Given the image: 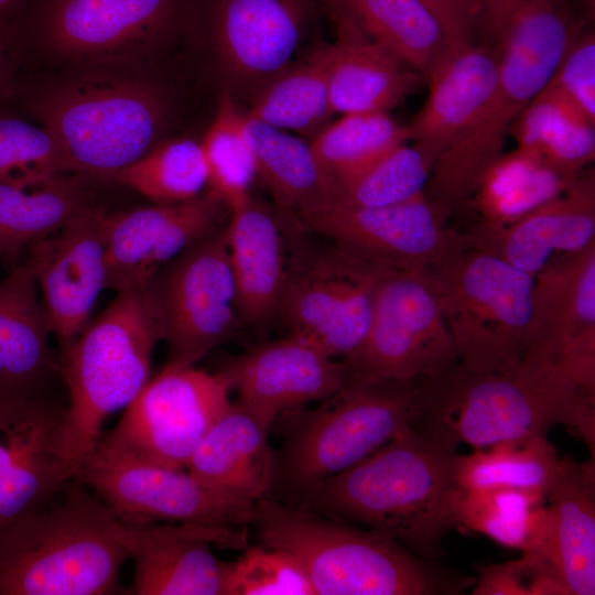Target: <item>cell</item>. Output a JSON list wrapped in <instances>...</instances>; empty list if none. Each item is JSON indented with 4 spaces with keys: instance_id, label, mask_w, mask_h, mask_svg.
Returning a JSON list of instances; mask_svg holds the SVG:
<instances>
[{
    "instance_id": "cell-9",
    "label": "cell",
    "mask_w": 595,
    "mask_h": 595,
    "mask_svg": "<svg viewBox=\"0 0 595 595\" xmlns=\"http://www.w3.org/2000/svg\"><path fill=\"white\" fill-rule=\"evenodd\" d=\"M419 380L357 379L314 410L291 411L282 478L302 494L360 462L411 426Z\"/></svg>"
},
{
    "instance_id": "cell-22",
    "label": "cell",
    "mask_w": 595,
    "mask_h": 595,
    "mask_svg": "<svg viewBox=\"0 0 595 595\" xmlns=\"http://www.w3.org/2000/svg\"><path fill=\"white\" fill-rule=\"evenodd\" d=\"M242 404L272 424L281 414L322 401L348 382L342 359L292 335L232 357L217 372Z\"/></svg>"
},
{
    "instance_id": "cell-37",
    "label": "cell",
    "mask_w": 595,
    "mask_h": 595,
    "mask_svg": "<svg viewBox=\"0 0 595 595\" xmlns=\"http://www.w3.org/2000/svg\"><path fill=\"white\" fill-rule=\"evenodd\" d=\"M410 141L407 125L388 111L355 112L326 123L311 148L337 190L392 148Z\"/></svg>"
},
{
    "instance_id": "cell-47",
    "label": "cell",
    "mask_w": 595,
    "mask_h": 595,
    "mask_svg": "<svg viewBox=\"0 0 595 595\" xmlns=\"http://www.w3.org/2000/svg\"><path fill=\"white\" fill-rule=\"evenodd\" d=\"M441 26L446 46L474 41L482 0H418Z\"/></svg>"
},
{
    "instance_id": "cell-34",
    "label": "cell",
    "mask_w": 595,
    "mask_h": 595,
    "mask_svg": "<svg viewBox=\"0 0 595 595\" xmlns=\"http://www.w3.org/2000/svg\"><path fill=\"white\" fill-rule=\"evenodd\" d=\"M331 4L424 77L446 47L437 21L418 0H331Z\"/></svg>"
},
{
    "instance_id": "cell-10",
    "label": "cell",
    "mask_w": 595,
    "mask_h": 595,
    "mask_svg": "<svg viewBox=\"0 0 595 595\" xmlns=\"http://www.w3.org/2000/svg\"><path fill=\"white\" fill-rule=\"evenodd\" d=\"M286 278L277 318L295 336L328 357L345 359L363 343L372 294L382 268L329 242L314 247L288 216Z\"/></svg>"
},
{
    "instance_id": "cell-39",
    "label": "cell",
    "mask_w": 595,
    "mask_h": 595,
    "mask_svg": "<svg viewBox=\"0 0 595 595\" xmlns=\"http://www.w3.org/2000/svg\"><path fill=\"white\" fill-rule=\"evenodd\" d=\"M83 206L77 185L62 175L31 186L0 182V256L55 231Z\"/></svg>"
},
{
    "instance_id": "cell-33",
    "label": "cell",
    "mask_w": 595,
    "mask_h": 595,
    "mask_svg": "<svg viewBox=\"0 0 595 595\" xmlns=\"http://www.w3.org/2000/svg\"><path fill=\"white\" fill-rule=\"evenodd\" d=\"M456 523L502 547L548 558L549 512L545 493L516 488H461Z\"/></svg>"
},
{
    "instance_id": "cell-1",
    "label": "cell",
    "mask_w": 595,
    "mask_h": 595,
    "mask_svg": "<svg viewBox=\"0 0 595 595\" xmlns=\"http://www.w3.org/2000/svg\"><path fill=\"white\" fill-rule=\"evenodd\" d=\"M458 444L408 428L351 467L303 493V509L380 530L437 561L456 523Z\"/></svg>"
},
{
    "instance_id": "cell-17",
    "label": "cell",
    "mask_w": 595,
    "mask_h": 595,
    "mask_svg": "<svg viewBox=\"0 0 595 595\" xmlns=\"http://www.w3.org/2000/svg\"><path fill=\"white\" fill-rule=\"evenodd\" d=\"M112 532L134 563L125 592L132 595H224L227 562L214 555L212 545L247 543L245 527L128 523L115 517Z\"/></svg>"
},
{
    "instance_id": "cell-42",
    "label": "cell",
    "mask_w": 595,
    "mask_h": 595,
    "mask_svg": "<svg viewBox=\"0 0 595 595\" xmlns=\"http://www.w3.org/2000/svg\"><path fill=\"white\" fill-rule=\"evenodd\" d=\"M437 156L412 141L399 144L337 190L335 205L380 207L424 194Z\"/></svg>"
},
{
    "instance_id": "cell-12",
    "label": "cell",
    "mask_w": 595,
    "mask_h": 595,
    "mask_svg": "<svg viewBox=\"0 0 595 595\" xmlns=\"http://www.w3.org/2000/svg\"><path fill=\"white\" fill-rule=\"evenodd\" d=\"M348 380H420L458 363L440 304L420 271L382 268L365 338L345 359Z\"/></svg>"
},
{
    "instance_id": "cell-48",
    "label": "cell",
    "mask_w": 595,
    "mask_h": 595,
    "mask_svg": "<svg viewBox=\"0 0 595 595\" xmlns=\"http://www.w3.org/2000/svg\"><path fill=\"white\" fill-rule=\"evenodd\" d=\"M556 365L578 388L595 392V326L571 339L562 348Z\"/></svg>"
},
{
    "instance_id": "cell-26",
    "label": "cell",
    "mask_w": 595,
    "mask_h": 595,
    "mask_svg": "<svg viewBox=\"0 0 595 595\" xmlns=\"http://www.w3.org/2000/svg\"><path fill=\"white\" fill-rule=\"evenodd\" d=\"M497 75L496 46L474 41L446 46L425 77L424 105L407 125L410 141L439 156L474 119Z\"/></svg>"
},
{
    "instance_id": "cell-38",
    "label": "cell",
    "mask_w": 595,
    "mask_h": 595,
    "mask_svg": "<svg viewBox=\"0 0 595 595\" xmlns=\"http://www.w3.org/2000/svg\"><path fill=\"white\" fill-rule=\"evenodd\" d=\"M560 463L548 437L500 442L458 454L455 478L462 489L516 488L547 493Z\"/></svg>"
},
{
    "instance_id": "cell-8",
    "label": "cell",
    "mask_w": 595,
    "mask_h": 595,
    "mask_svg": "<svg viewBox=\"0 0 595 595\" xmlns=\"http://www.w3.org/2000/svg\"><path fill=\"white\" fill-rule=\"evenodd\" d=\"M421 274L443 312L458 363L476 371L502 372L527 354L531 274L465 244Z\"/></svg>"
},
{
    "instance_id": "cell-23",
    "label": "cell",
    "mask_w": 595,
    "mask_h": 595,
    "mask_svg": "<svg viewBox=\"0 0 595 595\" xmlns=\"http://www.w3.org/2000/svg\"><path fill=\"white\" fill-rule=\"evenodd\" d=\"M464 244L534 277L552 258L595 241V173L584 170L558 196L505 225L479 223Z\"/></svg>"
},
{
    "instance_id": "cell-43",
    "label": "cell",
    "mask_w": 595,
    "mask_h": 595,
    "mask_svg": "<svg viewBox=\"0 0 595 595\" xmlns=\"http://www.w3.org/2000/svg\"><path fill=\"white\" fill-rule=\"evenodd\" d=\"M67 166L61 149L43 126L0 115V182L18 186L45 183Z\"/></svg>"
},
{
    "instance_id": "cell-4",
    "label": "cell",
    "mask_w": 595,
    "mask_h": 595,
    "mask_svg": "<svg viewBox=\"0 0 595 595\" xmlns=\"http://www.w3.org/2000/svg\"><path fill=\"white\" fill-rule=\"evenodd\" d=\"M252 523L262 545L300 563L315 595H448L475 583L383 531L267 497L255 504Z\"/></svg>"
},
{
    "instance_id": "cell-29",
    "label": "cell",
    "mask_w": 595,
    "mask_h": 595,
    "mask_svg": "<svg viewBox=\"0 0 595 595\" xmlns=\"http://www.w3.org/2000/svg\"><path fill=\"white\" fill-rule=\"evenodd\" d=\"M595 326V241L552 258L531 289L527 354L556 364L562 348Z\"/></svg>"
},
{
    "instance_id": "cell-50",
    "label": "cell",
    "mask_w": 595,
    "mask_h": 595,
    "mask_svg": "<svg viewBox=\"0 0 595 595\" xmlns=\"http://www.w3.org/2000/svg\"><path fill=\"white\" fill-rule=\"evenodd\" d=\"M29 0H0V37L10 41V33L17 19L24 11Z\"/></svg>"
},
{
    "instance_id": "cell-15",
    "label": "cell",
    "mask_w": 595,
    "mask_h": 595,
    "mask_svg": "<svg viewBox=\"0 0 595 595\" xmlns=\"http://www.w3.org/2000/svg\"><path fill=\"white\" fill-rule=\"evenodd\" d=\"M299 224L359 259L393 270L425 271L464 246L462 234L445 226L425 194L380 207L334 205Z\"/></svg>"
},
{
    "instance_id": "cell-32",
    "label": "cell",
    "mask_w": 595,
    "mask_h": 595,
    "mask_svg": "<svg viewBox=\"0 0 595 595\" xmlns=\"http://www.w3.org/2000/svg\"><path fill=\"white\" fill-rule=\"evenodd\" d=\"M509 136L516 147L569 180L588 169L595 158V122L548 85L520 112Z\"/></svg>"
},
{
    "instance_id": "cell-36",
    "label": "cell",
    "mask_w": 595,
    "mask_h": 595,
    "mask_svg": "<svg viewBox=\"0 0 595 595\" xmlns=\"http://www.w3.org/2000/svg\"><path fill=\"white\" fill-rule=\"evenodd\" d=\"M574 180L559 175L538 156L516 147L490 165L470 204L480 213V223L505 225L558 196Z\"/></svg>"
},
{
    "instance_id": "cell-18",
    "label": "cell",
    "mask_w": 595,
    "mask_h": 595,
    "mask_svg": "<svg viewBox=\"0 0 595 595\" xmlns=\"http://www.w3.org/2000/svg\"><path fill=\"white\" fill-rule=\"evenodd\" d=\"M105 214L83 206L58 229L32 242V272L52 334L63 353L90 321L106 289Z\"/></svg>"
},
{
    "instance_id": "cell-14",
    "label": "cell",
    "mask_w": 595,
    "mask_h": 595,
    "mask_svg": "<svg viewBox=\"0 0 595 595\" xmlns=\"http://www.w3.org/2000/svg\"><path fill=\"white\" fill-rule=\"evenodd\" d=\"M229 392L217 372L164 366L100 441L141 459L185 469L203 437L229 407Z\"/></svg>"
},
{
    "instance_id": "cell-2",
    "label": "cell",
    "mask_w": 595,
    "mask_h": 595,
    "mask_svg": "<svg viewBox=\"0 0 595 595\" xmlns=\"http://www.w3.org/2000/svg\"><path fill=\"white\" fill-rule=\"evenodd\" d=\"M564 424L594 450L595 392L573 383L558 365L526 354L508 371H476L461 363L419 380L411 426L474 450L545 437Z\"/></svg>"
},
{
    "instance_id": "cell-44",
    "label": "cell",
    "mask_w": 595,
    "mask_h": 595,
    "mask_svg": "<svg viewBox=\"0 0 595 595\" xmlns=\"http://www.w3.org/2000/svg\"><path fill=\"white\" fill-rule=\"evenodd\" d=\"M315 595L300 563L286 552L258 545L226 563L224 595Z\"/></svg>"
},
{
    "instance_id": "cell-31",
    "label": "cell",
    "mask_w": 595,
    "mask_h": 595,
    "mask_svg": "<svg viewBox=\"0 0 595 595\" xmlns=\"http://www.w3.org/2000/svg\"><path fill=\"white\" fill-rule=\"evenodd\" d=\"M257 180L282 210L298 223L326 212L336 203L337 186L311 144L245 113Z\"/></svg>"
},
{
    "instance_id": "cell-16",
    "label": "cell",
    "mask_w": 595,
    "mask_h": 595,
    "mask_svg": "<svg viewBox=\"0 0 595 595\" xmlns=\"http://www.w3.org/2000/svg\"><path fill=\"white\" fill-rule=\"evenodd\" d=\"M185 0H41L34 24L58 56L105 63L162 40L183 19Z\"/></svg>"
},
{
    "instance_id": "cell-5",
    "label": "cell",
    "mask_w": 595,
    "mask_h": 595,
    "mask_svg": "<svg viewBox=\"0 0 595 595\" xmlns=\"http://www.w3.org/2000/svg\"><path fill=\"white\" fill-rule=\"evenodd\" d=\"M72 482V480H71ZM0 534V595H105L121 591L129 558L113 513L73 479Z\"/></svg>"
},
{
    "instance_id": "cell-3",
    "label": "cell",
    "mask_w": 595,
    "mask_h": 595,
    "mask_svg": "<svg viewBox=\"0 0 595 595\" xmlns=\"http://www.w3.org/2000/svg\"><path fill=\"white\" fill-rule=\"evenodd\" d=\"M591 14L581 0H531L515 15L496 46L491 94L433 165L424 194L442 220L469 206L513 121L547 86Z\"/></svg>"
},
{
    "instance_id": "cell-52",
    "label": "cell",
    "mask_w": 595,
    "mask_h": 595,
    "mask_svg": "<svg viewBox=\"0 0 595 595\" xmlns=\"http://www.w3.org/2000/svg\"><path fill=\"white\" fill-rule=\"evenodd\" d=\"M583 1H585L591 7H594V0H583Z\"/></svg>"
},
{
    "instance_id": "cell-51",
    "label": "cell",
    "mask_w": 595,
    "mask_h": 595,
    "mask_svg": "<svg viewBox=\"0 0 595 595\" xmlns=\"http://www.w3.org/2000/svg\"><path fill=\"white\" fill-rule=\"evenodd\" d=\"M9 41L0 37V97L8 91L11 78V66L8 56Z\"/></svg>"
},
{
    "instance_id": "cell-7",
    "label": "cell",
    "mask_w": 595,
    "mask_h": 595,
    "mask_svg": "<svg viewBox=\"0 0 595 595\" xmlns=\"http://www.w3.org/2000/svg\"><path fill=\"white\" fill-rule=\"evenodd\" d=\"M68 172L110 177L158 143L167 115L163 93L136 76L98 73L68 82L35 105Z\"/></svg>"
},
{
    "instance_id": "cell-6",
    "label": "cell",
    "mask_w": 595,
    "mask_h": 595,
    "mask_svg": "<svg viewBox=\"0 0 595 595\" xmlns=\"http://www.w3.org/2000/svg\"><path fill=\"white\" fill-rule=\"evenodd\" d=\"M162 333L143 289L117 292L110 304L60 354L68 389L64 456L74 476L101 437L105 420L127 408L150 379Z\"/></svg>"
},
{
    "instance_id": "cell-30",
    "label": "cell",
    "mask_w": 595,
    "mask_h": 595,
    "mask_svg": "<svg viewBox=\"0 0 595 595\" xmlns=\"http://www.w3.org/2000/svg\"><path fill=\"white\" fill-rule=\"evenodd\" d=\"M549 512L547 556L570 595L595 593L594 459L560 457L545 493Z\"/></svg>"
},
{
    "instance_id": "cell-28",
    "label": "cell",
    "mask_w": 595,
    "mask_h": 595,
    "mask_svg": "<svg viewBox=\"0 0 595 595\" xmlns=\"http://www.w3.org/2000/svg\"><path fill=\"white\" fill-rule=\"evenodd\" d=\"M26 264L0 280V403L37 397L61 370L52 329Z\"/></svg>"
},
{
    "instance_id": "cell-49",
    "label": "cell",
    "mask_w": 595,
    "mask_h": 595,
    "mask_svg": "<svg viewBox=\"0 0 595 595\" xmlns=\"http://www.w3.org/2000/svg\"><path fill=\"white\" fill-rule=\"evenodd\" d=\"M531 0H482L479 25L497 46L519 10Z\"/></svg>"
},
{
    "instance_id": "cell-41",
    "label": "cell",
    "mask_w": 595,
    "mask_h": 595,
    "mask_svg": "<svg viewBox=\"0 0 595 595\" xmlns=\"http://www.w3.org/2000/svg\"><path fill=\"white\" fill-rule=\"evenodd\" d=\"M207 167V191L227 208L245 203L257 180L253 153L245 128V116L225 88L215 116L199 141Z\"/></svg>"
},
{
    "instance_id": "cell-45",
    "label": "cell",
    "mask_w": 595,
    "mask_h": 595,
    "mask_svg": "<svg viewBox=\"0 0 595 595\" xmlns=\"http://www.w3.org/2000/svg\"><path fill=\"white\" fill-rule=\"evenodd\" d=\"M473 595H570L556 569L541 554L477 567Z\"/></svg>"
},
{
    "instance_id": "cell-25",
    "label": "cell",
    "mask_w": 595,
    "mask_h": 595,
    "mask_svg": "<svg viewBox=\"0 0 595 595\" xmlns=\"http://www.w3.org/2000/svg\"><path fill=\"white\" fill-rule=\"evenodd\" d=\"M337 36L325 44L333 115L389 111L426 84V78L332 7Z\"/></svg>"
},
{
    "instance_id": "cell-13",
    "label": "cell",
    "mask_w": 595,
    "mask_h": 595,
    "mask_svg": "<svg viewBox=\"0 0 595 595\" xmlns=\"http://www.w3.org/2000/svg\"><path fill=\"white\" fill-rule=\"evenodd\" d=\"M73 479L128 523L246 527L255 518V504L224 496L186 469L141 459L100 440L77 464Z\"/></svg>"
},
{
    "instance_id": "cell-35",
    "label": "cell",
    "mask_w": 595,
    "mask_h": 595,
    "mask_svg": "<svg viewBox=\"0 0 595 595\" xmlns=\"http://www.w3.org/2000/svg\"><path fill=\"white\" fill-rule=\"evenodd\" d=\"M245 115L284 131L321 130L333 116L325 44L260 86Z\"/></svg>"
},
{
    "instance_id": "cell-19",
    "label": "cell",
    "mask_w": 595,
    "mask_h": 595,
    "mask_svg": "<svg viewBox=\"0 0 595 595\" xmlns=\"http://www.w3.org/2000/svg\"><path fill=\"white\" fill-rule=\"evenodd\" d=\"M65 414L66 407L40 397L0 403V534L73 479L64 456Z\"/></svg>"
},
{
    "instance_id": "cell-27",
    "label": "cell",
    "mask_w": 595,
    "mask_h": 595,
    "mask_svg": "<svg viewBox=\"0 0 595 595\" xmlns=\"http://www.w3.org/2000/svg\"><path fill=\"white\" fill-rule=\"evenodd\" d=\"M271 425L240 401L230 402L185 469L224 496L256 504L267 497L275 474Z\"/></svg>"
},
{
    "instance_id": "cell-11",
    "label": "cell",
    "mask_w": 595,
    "mask_h": 595,
    "mask_svg": "<svg viewBox=\"0 0 595 595\" xmlns=\"http://www.w3.org/2000/svg\"><path fill=\"white\" fill-rule=\"evenodd\" d=\"M143 290L167 345L164 366H194L228 342L241 322L225 225L165 263Z\"/></svg>"
},
{
    "instance_id": "cell-21",
    "label": "cell",
    "mask_w": 595,
    "mask_h": 595,
    "mask_svg": "<svg viewBox=\"0 0 595 595\" xmlns=\"http://www.w3.org/2000/svg\"><path fill=\"white\" fill-rule=\"evenodd\" d=\"M224 202L209 191L177 204L105 214L106 289H143L191 244L219 227Z\"/></svg>"
},
{
    "instance_id": "cell-24",
    "label": "cell",
    "mask_w": 595,
    "mask_h": 595,
    "mask_svg": "<svg viewBox=\"0 0 595 595\" xmlns=\"http://www.w3.org/2000/svg\"><path fill=\"white\" fill-rule=\"evenodd\" d=\"M225 234L240 322L264 328L277 318L286 278L283 220L250 196L229 210Z\"/></svg>"
},
{
    "instance_id": "cell-40",
    "label": "cell",
    "mask_w": 595,
    "mask_h": 595,
    "mask_svg": "<svg viewBox=\"0 0 595 595\" xmlns=\"http://www.w3.org/2000/svg\"><path fill=\"white\" fill-rule=\"evenodd\" d=\"M110 177L154 204L184 203L207 188V167L201 142L190 138L160 141Z\"/></svg>"
},
{
    "instance_id": "cell-46",
    "label": "cell",
    "mask_w": 595,
    "mask_h": 595,
    "mask_svg": "<svg viewBox=\"0 0 595 595\" xmlns=\"http://www.w3.org/2000/svg\"><path fill=\"white\" fill-rule=\"evenodd\" d=\"M595 122V35L581 32L547 84Z\"/></svg>"
},
{
    "instance_id": "cell-20",
    "label": "cell",
    "mask_w": 595,
    "mask_h": 595,
    "mask_svg": "<svg viewBox=\"0 0 595 595\" xmlns=\"http://www.w3.org/2000/svg\"><path fill=\"white\" fill-rule=\"evenodd\" d=\"M311 0H205L217 63L238 87L258 89L292 63Z\"/></svg>"
}]
</instances>
